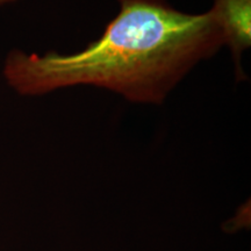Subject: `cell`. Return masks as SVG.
<instances>
[{
  "instance_id": "2",
  "label": "cell",
  "mask_w": 251,
  "mask_h": 251,
  "mask_svg": "<svg viewBox=\"0 0 251 251\" xmlns=\"http://www.w3.org/2000/svg\"><path fill=\"white\" fill-rule=\"evenodd\" d=\"M214 18L225 45L231 50L236 72L246 78L240 67L241 55L251 43V0H214L209 9Z\"/></svg>"
},
{
  "instance_id": "1",
  "label": "cell",
  "mask_w": 251,
  "mask_h": 251,
  "mask_svg": "<svg viewBox=\"0 0 251 251\" xmlns=\"http://www.w3.org/2000/svg\"><path fill=\"white\" fill-rule=\"evenodd\" d=\"M119 2V14L85 49L70 55L12 52L6 79L23 94L93 85L134 102L162 103L198 62L225 45L211 11L183 13L165 0Z\"/></svg>"
},
{
  "instance_id": "3",
  "label": "cell",
  "mask_w": 251,
  "mask_h": 251,
  "mask_svg": "<svg viewBox=\"0 0 251 251\" xmlns=\"http://www.w3.org/2000/svg\"><path fill=\"white\" fill-rule=\"evenodd\" d=\"M9 1H13V0H0V4H5V2H9Z\"/></svg>"
}]
</instances>
